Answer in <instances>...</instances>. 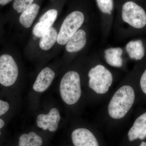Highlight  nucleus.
I'll return each mask as SVG.
<instances>
[{
    "mask_svg": "<svg viewBox=\"0 0 146 146\" xmlns=\"http://www.w3.org/2000/svg\"><path fill=\"white\" fill-rule=\"evenodd\" d=\"M139 146H146V142H142L141 145Z\"/></svg>",
    "mask_w": 146,
    "mask_h": 146,
    "instance_id": "obj_24",
    "label": "nucleus"
},
{
    "mask_svg": "<svg viewBox=\"0 0 146 146\" xmlns=\"http://www.w3.org/2000/svg\"><path fill=\"white\" fill-rule=\"evenodd\" d=\"M60 119L59 110L57 108L51 109L47 114H40L36 118V124L38 127L44 130L48 129L50 132L57 130Z\"/></svg>",
    "mask_w": 146,
    "mask_h": 146,
    "instance_id": "obj_7",
    "label": "nucleus"
},
{
    "mask_svg": "<svg viewBox=\"0 0 146 146\" xmlns=\"http://www.w3.org/2000/svg\"><path fill=\"white\" fill-rule=\"evenodd\" d=\"M98 6L103 13L110 14L113 9V0H96Z\"/></svg>",
    "mask_w": 146,
    "mask_h": 146,
    "instance_id": "obj_19",
    "label": "nucleus"
},
{
    "mask_svg": "<svg viewBox=\"0 0 146 146\" xmlns=\"http://www.w3.org/2000/svg\"><path fill=\"white\" fill-rule=\"evenodd\" d=\"M18 76V68L16 61L10 55L0 56V84L8 87L15 83Z\"/></svg>",
    "mask_w": 146,
    "mask_h": 146,
    "instance_id": "obj_6",
    "label": "nucleus"
},
{
    "mask_svg": "<svg viewBox=\"0 0 146 146\" xmlns=\"http://www.w3.org/2000/svg\"><path fill=\"white\" fill-rule=\"evenodd\" d=\"M130 141L137 139L143 140L146 137V112L138 117L128 133Z\"/></svg>",
    "mask_w": 146,
    "mask_h": 146,
    "instance_id": "obj_11",
    "label": "nucleus"
},
{
    "mask_svg": "<svg viewBox=\"0 0 146 146\" xmlns=\"http://www.w3.org/2000/svg\"><path fill=\"white\" fill-rule=\"evenodd\" d=\"M42 144V138L33 131L23 134L19 139V146H41Z\"/></svg>",
    "mask_w": 146,
    "mask_h": 146,
    "instance_id": "obj_17",
    "label": "nucleus"
},
{
    "mask_svg": "<svg viewBox=\"0 0 146 146\" xmlns=\"http://www.w3.org/2000/svg\"><path fill=\"white\" fill-rule=\"evenodd\" d=\"M86 42V32L83 30H79L66 44V50L71 53L78 52L85 46Z\"/></svg>",
    "mask_w": 146,
    "mask_h": 146,
    "instance_id": "obj_12",
    "label": "nucleus"
},
{
    "mask_svg": "<svg viewBox=\"0 0 146 146\" xmlns=\"http://www.w3.org/2000/svg\"><path fill=\"white\" fill-rule=\"evenodd\" d=\"M33 1L34 0H15L13 7L18 13H22L32 4Z\"/></svg>",
    "mask_w": 146,
    "mask_h": 146,
    "instance_id": "obj_18",
    "label": "nucleus"
},
{
    "mask_svg": "<svg viewBox=\"0 0 146 146\" xmlns=\"http://www.w3.org/2000/svg\"><path fill=\"white\" fill-rule=\"evenodd\" d=\"M128 54L131 59L140 60L145 55V49L142 41L141 40L131 41L126 46Z\"/></svg>",
    "mask_w": 146,
    "mask_h": 146,
    "instance_id": "obj_14",
    "label": "nucleus"
},
{
    "mask_svg": "<svg viewBox=\"0 0 146 146\" xmlns=\"http://www.w3.org/2000/svg\"><path fill=\"white\" fill-rule=\"evenodd\" d=\"M83 13L80 11L72 12L65 18L58 35L59 44H66L70 38L78 30L84 21Z\"/></svg>",
    "mask_w": 146,
    "mask_h": 146,
    "instance_id": "obj_4",
    "label": "nucleus"
},
{
    "mask_svg": "<svg viewBox=\"0 0 146 146\" xmlns=\"http://www.w3.org/2000/svg\"><path fill=\"white\" fill-rule=\"evenodd\" d=\"M9 108V104L7 102L0 100V116L6 113Z\"/></svg>",
    "mask_w": 146,
    "mask_h": 146,
    "instance_id": "obj_20",
    "label": "nucleus"
},
{
    "mask_svg": "<svg viewBox=\"0 0 146 146\" xmlns=\"http://www.w3.org/2000/svg\"><path fill=\"white\" fill-rule=\"evenodd\" d=\"M140 84L142 91L146 94V70L141 77Z\"/></svg>",
    "mask_w": 146,
    "mask_h": 146,
    "instance_id": "obj_21",
    "label": "nucleus"
},
{
    "mask_svg": "<svg viewBox=\"0 0 146 146\" xmlns=\"http://www.w3.org/2000/svg\"><path fill=\"white\" fill-rule=\"evenodd\" d=\"M88 76L89 87L99 94L107 93L113 81V77L110 71L100 65L91 69Z\"/></svg>",
    "mask_w": 146,
    "mask_h": 146,
    "instance_id": "obj_3",
    "label": "nucleus"
},
{
    "mask_svg": "<svg viewBox=\"0 0 146 146\" xmlns=\"http://www.w3.org/2000/svg\"><path fill=\"white\" fill-rule=\"evenodd\" d=\"M39 8V5L33 3L23 11L19 18L21 25L26 28L30 27L38 14Z\"/></svg>",
    "mask_w": 146,
    "mask_h": 146,
    "instance_id": "obj_13",
    "label": "nucleus"
},
{
    "mask_svg": "<svg viewBox=\"0 0 146 146\" xmlns=\"http://www.w3.org/2000/svg\"><path fill=\"white\" fill-rule=\"evenodd\" d=\"M55 73L50 68H44L39 73L33 85L36 92L42 93L49 87L54 78Z\"/></svg>",
    "mask_w": 146,
    "mask_h": 146,
    "instance_id": "obj_10",
    "label": "nucleus"
},
{
    "mask_svg": "<svg viewBox=\"0 0 146 146\" xmlns=\"http://www.w3.org/2000/svg\"><path fill=\"white\" fill-rule=\"evenodd\" d=\"M61 98L66 104H76L81 96V88L79 74L75 71L66 73L62 78L60 84Z\"/></svg>",
    "mask_w": 146,
    "mask_h": 146,
    "instance_id": "obj_2",
    "label": "nucleus"
},
{
    "mask_svg": "<svg viewBox=\"0 0 146 146\" xmlns=\"http://www.w3.org/2000/svg\"><path fill=\"white\" fill-rule=\"evenodd\" d=\"M57 15V11L55 9H50L44 13L33 27V33L35 36L41 37L44 34L54 23Z\"/></svg>",
    "mask_w": 146,
    "mask_h": 146,
    "instance_id": "obj_8",
    "label": "nucleus"
},
{
    "mask_svg": "<svg viewBox=\"0 0 146 146\" xmlns=\"http://www.w3.org/2000/svg\"><path fill=\"white\" fill-rule=\"evenodd\" d=\"M5 125V122L3 120L0 119V129H1ZM1 135V132L0 131V135Z\"/></svg>",
    "mask_w": 146,
    "mask_h": 146,
    "instance_id": "obj_23",
    "label": "nucleus"
},
{
    "mask_svg": "<svg viewBox=\"0 0 146 146\" xmlns=\"http://www.w3.org/2000/svg\"><path fill=\"white\" fill-rule=\"evenodd\" d=\"M123 50L119 48H110L104 51L105 58L108 64L115 67H121L123 65L121 56Z\"/></svg>",
    "mask_w": 146,
    "mask_h": 146,
    "instance_id": "obj_15",
    "label": "nucleus"
},
{
    "mask_svg": "<svg viewBox=\"0 0 146 146\" xmlns=\"http://www.w3.org/2000/svg\"><path fill=\"white\" fill-rule=\"evenodd\" d=\"M72 139L75 146H99L93 133L89 129L83 128L73 131Z\"/></svg>",
    "mask_w": 146,
    "mask_h": 146,
    "instance_id": "obj_9",
    "label": "nucleus"
},
{
    "mask_svg": "<svg viewBox=\"0 0 146 146\" xmlns=\"http://www.w3.org/2000/svg\"><path fill=\"white\" fill-rule=\"evenodd\" d=\"M135 97V92L131 86L125 85L120 87L108 105V111L110 117L115 119L124 117L132 107Z\"/></svg>",
    "mask_w": 146,
    "mask_h": 146,
    "instance_id": "obj_1",
    "label": "nucleus"
},
{
    "mask_svg": "<svg viewBox=\"0 0 146 146\" xmlns=\"http://www.w3.org/2000/svg\"><path fill=\"white\" fill-rule=\"evenodd\" d=\"M57 36L56 30L51 27L41 36L39 41V47L44 50H50L57 41Z\"/></svg>",
    "mask_w": 146,
    "mask_h": 146,
    "instance_id": "obj_16",
    "label": "nucleus"
},
{
    "mask_svg": "<svg viewBox=\"0 0 146 146\" xmlns=\"http://www.w3.org/2000/svg\"><path fill=\"white\" fill-rule=\"evenodd\" d=\"M122 17L123 21L135 28H143L146 25L145 10L133 2H127L123 5Z\"/></svg>",
    "mask_w": 146,
    "mask_h": 146,
    "instance_id": "obj_5",
    "label": "nucleus"
},
{
    "mask_svg": "<svg viewBox=\"0 0 146 146\" xmlns=\"http://www.w3.org/2000/svg\"><path fill=\"white\" fill-rule=\"evenodd\" d=\"M12 1V0H0V5H5Z\"/></svg>",
    "mask_w": 146,
    "mask_h": 146,
    "instance_id": "obj_22",
    "label": "nucleus"
}]
</instances>
